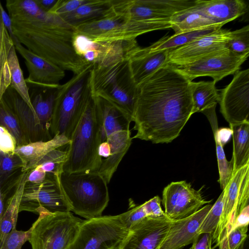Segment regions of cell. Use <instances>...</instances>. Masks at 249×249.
Returning a JSON list of instances; mask_svg holds the SVG:
<instances>
[{"mask_svg":"<svg viewBox=\"0 0 249 249\" xmlns=\"http://www.w3.org/2000/svg\"><path fill=\"white\" fill-rule=\"evenodd\" d=\"M29 171L27 182L33 184L43 182L47 178L46 173L39 166H36Z\"/></svg>","mask_w":249,"mask_h":249,"instance_id":"816d5d0a","label":"cell"},{"mask_svg":"<svg viewBox=\"0 0 249 249\" xmlns=\"http://www.w3.org/2000/svg\"><path fill=\"white\" fill-rule=\"evenodd\" d=\"M29 171L23 172L15 189L6 200L3 214L0 220V241L12 229L16 228L19 206Z\"/></svg>","mask_w":249,"mask_h":249,"instance_id":"83f0119b","label":"cell"},{"mask_svg":"<svg viewBox=\"0 0 249 249\" xmlns=\"http://www.w3.org/2000/svg\"><path fill=\"white\" fill-rule=\"evenodd\" d=\"M59 180L71 211L86 219L102 215L109 197L107 183L98 171L62 172Z\"/></svg>","mask_w":249,"mask_h":249,"instance_id":"5b68a950","label":"cell"},{"mask_svg":"<svg viewBox=\"0 0 249 249\" xmlns=\"http://www.w3.org/2000/svg\"><path fill=\"white\" fill-rule=\"evenodd\" d=\"M248 57L225 49L210 53L188 64L174 67L191 81L198 77L207 76L216 83L239 71Z\"/></svg>","mask_w":249,"mask_h":249,"instance_id":"8fae6325","label":"cell"},{"mask_svg":"<svg viewBox=\"0 0 249 249\" xmlns=\"http://www.w3.org/2000/svg\"><path fill=\"white\" fill-rule=\"evenodd\" d=\"M214 81H191L190 89L193 102L192 114L200 112L213 106L219 100V94Z\"/></svg>","mask_w":249,"mask_h":249,"instance_id":"836d02e7","label":"cell"},{"mask_svg":"<svg viewBox=\"0 0 249 249\" xmlns=\"http://www.w3.org/2000/svg\"><path fill=\"white\" fill-rule=\"evenodd\" d=\"M0 11L2 21L12 39L14 45H15L17 43H19V41L14 34L12 29V20L9 15L6 12V11L3 8V6L1 4L0 6Z\"/></svg>","mask_w":249,"mask_h":249,"instance_id":"f5cc1de1","label":"cell"},{"mask_svg":"<svg viewBox=\"0 0 249 249\" xmlns=\"http://www.w3.org/2000/svg\"><path fill=\"white\" fill-rule=\"evenodd\" d=\"M1 4L0 1V6ZM13 45L14 43L3 24L0 11V102L10 85L8 56Z\"/></svg>","mask_w":249,"mask_h":249,"instance_id":"8d00e7d4","label":"cell"},{"mask_svg":"<svg viewBox=\"0 0 249 249\" xmlns=\"http://www.w3.org/2000/svg\"><path fill=\"white\" fill-rule=\"evenodd\" d=\"M173 221L166 216L145 217L129 229L119 249H160Z\"/></svg>","mask_w":249,"mask_h":249,"instance_id":"9a60e30c","label":"cell"},{"mask_svg":"<svg viewBox=\"0 0 249 249\" xmlns=\"http://www.w3.org/2000/svg\"><path fill=\"white\" fill-rule=\"evenodd\" d=\"M130 135V130H122L111 134L107 139L106 142L110 146L111 154L109 157L102 160L98 172L107 183L131 144L132 138Z\"/></svg>","mask_w":249,"mask_h":249,"instance_id":"d4e9b609","label":"cell"},{"mask_svg":"<svg viewBox=\"0 0 249 249\" xmlns=\"http://www.w3.org/2000/svg\"><path fill=\"white\" fill-rule=\"evenodd\" d=\"M8 63L10 71L11 83L10 86L16 91L31 109L37 123L41 127L32 105L28 88L19 65L14 45L12 46L9 51Z\"/></svg>","mask_w":249,"mask_h":249,"instance_id":"d590c367","label":"cell"},{"mask_svg":"<svg viewBox=\"0 0 249 249\" xmlns=\"http://www.w3.org/2000/svg\"><path fill=\"white\" fill-rule=\"evenodd\" d=\"M56 91L44 97L41 94H36L31 103L43 130L51 136L50 131Z\"/></svg>","mask_w":249,"mask_h":249,"instance_id":"f35d334b","label":"cell"},{"mask_svg":"<svg viewBox=\"0 0 249 249\" xmlns=\"http://www.w3.org/2000/svg\"><path fill=\"white\" fill-rule=\"evenodd\" d=\"M98 155L102 158H107L111 154V149L109 143L107 142H101L98 147Z\"/></svg>","mask_w":249,"mask_h":249,"instance_id":"9f6ffc18","label":"cell"},{"mask_svg":"<svg viewBox=\"0 0 249 249\" xmlns=\"http://www.w3.org/2000/svg\"><path fill=\"white\" fill-rule=\"evenodd\" d=\"M6 6L11 18L35 17L44 11L35 0H7Z\"/></svg>","mask_w":249,"mask_h":249,"instance_id":"60d3db41","label":"cell"},{"mask_svg":"<svg viewBox=\"0 0 249 249\" xmlns=\"http://www.w3.org/2000/svg\"><path fill=\"white\" fill-rule=\"evenodd\" d=\"M194 189L185 180L172 182L162 192V203L165 215L172 221L190 216L211 200L202 196L201 190Z\"/></svg>","mask_w":249,"mask_h":249,"instance_id":"4fadbf2b","label":"cell"},{"mask_svg":"<svg viewBox=\"0 0 249 249\" xmlns=\"http://www.w3.org/2000/svg\"><path fill=\"white\" fill-rule=\"evenodd\" d=\"M14 46L25 61L29 72L26 83L56 89L60 87L59 83L65 75L63 69L36 54L20 43Z\"/></svg>","mask_w":249,"mask_h":249,"instance_id":"e0dca14e","label":"cell"},{"mask_svg":"<svg viewBox=\"0 0 249 249\" xmlns=\"http://www.w3.org/2000/svg\"><path fill=\"white\" fill-rule=\"evenodd\" d=\"M17 147L14 136L5 128L0 126V151L11 154L15 153Z\"/></svg>","mask_w":249,"mask_h":249,"instance_id":"681fc988","label":"cell"},{"mask_svg":"<svg viewBox=\"0 0 249 249\" xmlns=\"http://www.w3.org/2000/svg\"><path fill=\"white\" fill-rule=\"evenodd\" d=\"M69 142L70 140L65 135H55L47 141H37L18 146L15 153L26 163L23 170L25 172L33 168L37 162L51 151L65 146Z\"/></svg>","mask_w":249,"mask_h":249,"instance_id":"4316f807","label":"cell"},{"mask_svg":"<svg viewBox=\"0 0 249 249\" xmlns=\"http://www.w3.org/2000/svg\"><path fill=\"white\" fill-rule=\"evenodd\" d=\"M219 94L220 112L229 124L249 121V69L236 72Z\"/></svg>","mask_w":249,"mask_h":249,"instance_id":"5bb4252c","label":"cell"},{"mask_svg":"<svg viewBox=\"0 0 249 249\" xmlns=\"http://www.w3.org/2000/svg\"><path fill=\"white\" fill-rule=\"evenodd\" d=\"M225 191L222 213L212 235V244L218 246L235 227L239 217L249 215V164L232 174Z\"/></svg>","mask_w":249,"mask_h":249,"instance_id":"9c48e42d","label":"cell"},{"mask_svg":"<svg viewBox=\"0 0 249 249\" xmlns=\"http://www.w3.org/2000/svg\"><path fill=\"white\" fill-rule=\"evenodd\" d=\"M96 43L99 56L94 64L101 67L128 60L131 55L140 48L136 38L100 41Z\"/></svg>","mask_w":249,"mask_h":249,"instance_id":"cb8c5ba5","label":"cell"},{"mask_svg":"<svg viewBox=\"0 0 249 249\" xmlns=\"http://www.w3.org/2000/svg\"><path fill=\"white\" fill-rule=\"evenodd\" d=\"M5 203L6 200L4 198L3 196L2 195L0 188V220L2 216V215L4 211Z\"/></svg>","mask_w":249,"mask_h":249,"instance_id":"6f0895ef","label":"cell"},{"mask_svg":"<svg viewBox=\"0 0 249 249\" xmlns=\"http://www.w3.org/2000/svg\"><path fill=\"white\" fill-rule=\"evenodd\" d=\"M232 31L220 28L184 45L169 50L167 64L173 66L191 63L210 53L227 48Z\"/></svg>","mask_w":249,"mask_h":249,"instance_id":"2e32d148","label":"cell"},{"mask_svg":"<svg viewBox=\"0 0 249 249\" xmlns=\"http://www.w3.org/2000/svg\"><path fill=\"white\" fill-rule=\"evenodd\" d=\"M128 230L120 214L84 220L68 249H119Z\"/></svg>","mask_w":249,"mask_h":249,"instance_id":"ba28073f","label":"cell"},{"mask_svg":"<svg viewBox=\"0 0 249 249\" xmlns=\"http://www.w3.org/2000/svg\"><path fill=\"white\" fill-rule=\"evenodd\" d=\"M26 165L17 153L8 154L0 151V188L6 202L18 182Z\"/></svg>","mask_w":249,"mask_h":249,"instance_id":"484cf974","label":"cell"},{"mask_svg":"<svg viewBox=\"0 0 249 249\" xmlns=\"http://www.w3.org/2000/svg\"><path fill=\"white\" fill-rule=\"evenodd\" d=\"M111 1V0H88L74 11L60 17L74 27L105 16L110 9Z\"/></svg>","mask_w":249,"mask_h":249,"instance_id":"1f68e13d","label":"cell"},{"mask_svg":"<svg viewBox=\"0 0 249 249\" xmlns=\"http://www.w3.org/2000/svg\"><path fill=\"white\" fill-rule=\"evenodd\" d=\"M93 64L87 65L56 89L50 129L53 137L63 135L70 140L91 95L88 79Z\"/></svg>","mask_w":249,"mask_h":249,"instance_id":"8992f818","label":"cell"},{"mask_svg":"<svg viewBox=\"0 0 249 249\" xmlns=\"http://www.w3.org/2000/svg\"><path fill=\"white\" fill-rule=\"evenodd\" d=\"M199 9L216 24H225L244 14L247 4L242 0H196Z\"/></svg>","mask_w":249,"mask_h":249,"instance_id":"603a6c76","label":"cell"},{"mask_svg":"<svg viewBox=\"0 0 249 249\" xmlns=\"http://www.w3.org/2000/svg\"><path fill=\"white\" fill-rule=\"evenodd\" d=\"M37 214L29 240L32 249H68L83 220L71 212L51 213L42 208L37 210Z\"/></svg>","mask_w":249,"mask_h":249,"instance_id":"52a82bcc","label":"cell"},{"mask_svg":"<svg viewBox=\"0 0 249 249\" xmlns=\"http://www.w3.org/2000/svg\"><path fill=\"white\" fill-rule=\"evenodd\" d=\"M224 194L225 191L223 190L202 221L199 229L200 235L205 233L212 235L216 228L223 211Z\"/></svg>","mask_w":249,"mask_h":249,"instance_id":"b9f144b4","label":"cell"},{"mask_svg":"<svg viewBox=\"0 0 249 249\" xmlns=\"http://www.w3.org/2000/svg\"><path fill=\"white\" fill-rule=\"evenodd\" d=\"M223 24H218L203 28L165 36L151 45L144 48L149 52L171 50L184 45L195 39L220 29Z\"/></svg>","mask_w":249,"mask_h":249,"instance_id":"d6a6232c","label":"cell"},{"mask_svg":"<svg viewBox=\"0 0 249 249\" xmlns=\"http://www.w3.org/2000/svg\"><path fill=\"white\" fill-rule=\"evenodd\" d=\"M72 46L75 53L82 58L88 53L98 50L97 44L93 40L76 33L72 37Z\"/></svg>","mask_w":249,"mask_h":249,"instance_id":"bcb514c9","label":"cell"},{"mask_svg":"<svg viewBox=\"0 0 249 249\" xmlns=\"http://www.w3.org/2000/svg\"><path fill=\"white\" fill-rule=\"evenodd\" d=\"M212 234L205 233L200 240H196L189 249H212Z\"/></svg>","mask_w":249,"mask_h":249,"instance_id":"db71d44e","label":"cell"},{"mask_svg":"<svg viewBox=\"0 0 249 249\" xmlns=\"http://www.w3.org/2000/svg\"><path fill=\"white\" fill-rule=\"evenodd\" d=\"M88 82L92 96L107 101L132 121L138 87L132 77L128 60L105 67L94 64Z\"/></svg>","mask_w":249,"mask_h":249,"instance_id":"3957f363","label":"cell"},{"mask_svg":"<svg viewBox=\"0 0 249 249\" xmlns=\"http://www.w3.org/2000/svg\"><path fill=\"white\" fill-rule=\"evenodd\" d=\"M3 98L18 118L30 142L47 141L53 138L44 131L37 123L31 109L10 86Z\"/></svg>","mask_w":249,"mask_h":249,"instance_id":"d6986e66","label":"cell"},{"mask_svg":"<svg viewBox=\"0 0 249 249\" xmlns=\"http://www.w3.org/2000/svg\"><path fill=\"white\" fill-rule=\"evenodd\" d=\"M212 206L206 204L190 216L173 221L160 249H182L198 239L199 228Z\"/></svg>","mask_w":249,"mask_h":249,"instance_id":"ac0fdd59","label":"cell"},{"mask_svg":"<svg viewBox=\"0 0 249 249\" xmlns=\"http://www.w3.org/2000/svg\"><path fill=\"white\" fill-rule=\"evenodd\" d=\"M171 28L170 20H133L123 19L113 30L93 40L95 42L136 38L144 33Z\"/></svg>","mask_w":249,"mask_h":249,"instance_id":"7402d4cb","label":"cell"},{"mask_svg":"<svg viewBox=\"0 0 249 249\" xmlns=\"http://www.w3.org/2000/svg\"><path fill=\"white\" fill-rule=\"evenodd\" d=\"M216 106L207 108L201 112L207 118L211 125L216 145V152L218 163L219 182L222 190L226 187L232 174V166L226 157L218 127L217 119L215 112Z\"/></svg>","mask_w":249,"mask_h":249,"instance_id":"4dcf8cb0","label":"cell"},{"mask_svg":"<svg viewBox=\"0 0 249 249\" xmlns=\"http://www.w3.org/2000/svg\"><path fill=\"white\" fill-rule=\"evenodd\" d=\"M92 96L99 123L101 142H106L107 137L115 132L129 130L132 122L129 117L105 100Z\"/></svg>","mask_w":249,"mask_h":249,"instance_id":"44dd1931","label":"cell"},{"mask_svg":"<svg viewBox=\"0 0 249 249\" xmlns=\"http://www.w3.org/2000/svg\"><path fill=\"white\" fill-rule=\"evenodd\" d=\"M161 200L158 196L143 203L147 216L158 217L166 216L160 205Z\"/></svg>","mask_w":249,"mask_h":249,"instance_id":"f907efd6","label":"cell"},{"mask_svg":"<svg viewBox=\"0 0 249 249\" xmlns=\"http://www.w3.org/2000/svg\"><path fill=\"white\" fill-rule=\"evenodd\" d=\"M33 228V224L27 231L12 229L0 241V249H21L24 244L30 240Z\"/></svg>","mask_w":249,"mask_h":249,"instance_id":"ee69618b","label":"cell"},{"mask_svg":"<svg viewBox=\"0 0 249 249\" xmlns=\"http://www.w3.org/2000/svg\"><path fill=\"white\" fill-rule=\"evenodd\" d=\"M60 176L47 177L46 180L40 184L26 182L19 206V212L28 211L37 214V210L40 208L51 213L71 212L69 204L60 184Z\"/></svg>","mask_w":249,"mask_h":249,"instance_id":"7c38bea8","label":"cell"},{"mask_svg":"<svg viewBox=\"0 0 249 249\" xmlns=\"http://www.w3.org/2000/svg\"><path fill=\"white\" fill-rule=\"evenodd\" d=\"M196 4L195 0H111V8L124 19L170 20L176 13Z\"/></svg>","mask_w":249,"mask_h":249,"instance_id":"30bf717a","label":"cell"},{"mask_svg":"<svg viewBox=\"0 0 249 249\" xmlns=\"http://www.w3.org/2000/svg\"><path fill=\"white\" fill-rule=\"evenodd\" d=\"M120 216L128 229L138 222L147 217L142 204L120 214Z\"/></svg>","mask_w":249,"mask_h":249,"instance_id":"c3c4849f","label":"cell"},{"mask_svg":"<svg viewBox=\"0 0 249 249\" xmlns=\"http://www.w3.org/2000/svg\"><path fill=\"white\" fill-rule=\"evenodd\" d=\"M169 50L149 52L140 47L131 55L128 60L129 67L137 86L167 64Z\"/></svg>","mask_w":249,"mask_h":249,"instance_id":"ffe728a7","label":"cell"},{"mask_svg":"<svg viewBox=\"0 0 249 249\" xmlns=\"http://www.w3.org/2000/svg\"><path fill=\"white\" fill-rule=\"evenodd\" d=\"M19 43L36 54L74 74L89 64L75 53L74 27L59 16L44 11L33 18H11Z\"/></svg>","mask_w":249,"mask_h":249,"instance_id":"7a4b0ae2","label":"cell"},{"mask_svg":"<svg viewBox=\"0 0 249 249\" xmlns=\"http://www.w3.org/2000/svg\"><path fill=\"white\" fill-rule=\"evenodd\" d=\"M0 126L14 136L17 147L30 143L18 118L3 98L0 102Z\"/></svg>","mask_w":249,"mask_h":249,"instance_id":"74e56055","label":"cell"},{"mask_svg":"<svg viewBox=\"0 0 249 249\" xmlns=\"http://www.w3.org/2000/svg\"><path fill=\"white\" fill-rule=\"evenodd\" d=\"M248 230V225L234 228L219 243V249H243Z\"/></svg>","mask_w":249,"mask_h":249,"instance_id":"f6af8a7d","label":"cell"},{"mask_svg":"<svg viewBox=\"0 0 249 249\" xmlns=\"http://www.w3.org/2000/svg\"><path fill=\"white\" fill-rule=\"evenodd\" d=\"M87 1L88 0H57L48 13L60 17L74 11Z\"/></svg>","mask_w":249,"mask_h":249,"instance_id":"7dc6e473","label":"cell"},{"mask_svg":"<svg viewBox=\"0 0 249 249\" xmlns=\"http://www.w3.org/2000/svg\"><path fill=\"white\" fill-rule=\"evenodd\" d=\"M57 0H35L40 8L43 11L48 12L56 3Z\"/></svg>","mask_w":249,"mask_h":249,"instance_id":"11a10c76","label":"cell"},{"mask_svg":"<svg viewBox=\"0 0 249 249\" xmlns=\"http://www.w3.org/2000/svg\"><path fill=\"white\" fill-rule=\"evenodd\" d=\"M190 82L166 64L138 85L133 138L154 143L177 138L193 115Z\"/></svg>","mask_w":249,"mask_h":249,"instance_id":"6da1fadb","label":"cell"},{"mask_svg":"<svg viewBox=\"0 0 249 249\" xmlns=\"http://www.w3.org/2000/svg\"><path fill=\"white\" fill-rule=\"evenodd\" d=\"M233 139L232 174L249 164V121L229 124Z\"/></svg>","mask_w":249,"mask_h":249,"instance_id":"f1b7e54d","label":"cell"},{"mask_svg":"<svg viewBox=\"0 0 249 249\" xmlns=\"http://www.w3.org/2000/svg\"><path fill=\"white\" fill-rule=\"evenodd\" d=\"M101 143L99 125L91 94L70 139L63 172L98 171L103 160L98 153Z\"/></svg>","mask_w":249,"mask_h":249,"instance_id":"277c9868","label":"cell"},{"mask_svg":"<svg viewBox=\"0 0 249 249\" xmlns=\"http://www.w3.org/2000/svg\"><path fill=\"white\" fill-rule=\"evenodd\" d=\"M175 34L197 30L218 24L205 16L196 5L174 14L170 18Z\"/></svg>","mask_w":249,"mask_h":249,"instance_id":"f546056e","label":"cell"},{"mask_svg":"<svg viewBox=\"0 0 249 249\" xmlns=\"http://www.w3.org/2000/svg\"><path fill=\"white\" fill-rule=\"evenodd\" d=\"M232 37L227 43V48L232 52L243 56L249 54V26L232 31Z\"/></svg>","mask_w":249,"mask_h":249,"instance_id":"7bdbcfd3","label":"cell"},{"mask_svg":"<svg viewBox=\"0 0 249 249\" xmlns=\"http://www.w3.org/2000/svg\"><path fill=\"white\" fill-rule=\"evenodd\" d=\"M123 19L114 13L110 6L105 16L75 26V33L85 35L93 40L113 30Z\"/></svg>","mask_w":249,"mask_h":249,"instance_id":"e575fe53","label":"cell"},{"mask_svg":"<svg viewBox=\"0 0 249 249\" xmlns=\"http://www.w3.org/2000/svg\"><path fill=\"white\" fill-rule=\"evenodd\" d=\"M61 148L54 149L48 153L37 162L34 168L40 167L46 173L47 177L60 176L63 172L68 155V146L65 150Z\"/></svg>","mask_w":249,"mask_h":249,"instance_id":"ab89813d","label":"cell"}]
</instances>
